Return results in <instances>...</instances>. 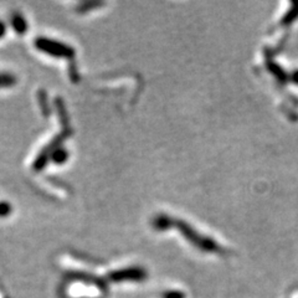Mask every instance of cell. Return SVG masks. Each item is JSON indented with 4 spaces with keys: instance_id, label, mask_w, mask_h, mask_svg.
Segmentation results:
<instances>
[{
    "instance_id": "cell-1",
    "label": "cell",
    "mask_w": 298,
    "mask_h": 298,
    "mask_svg": "<svg viewBox=\"0 0 298 298\" xmlns=\"http://www.w3.org/2000/svg\"><path fill=\"white\" fill-rule=\"evenodd\" d=\"M14 25H15V29H17L18 33H24L25 22H24V20H22V18H17L14 21Z\"/></svg>"
},
{
    "instance_id": "cell-2",
    "label": "cell",
    "mask_w": 298,
    "mask_h": 298,
    "mask_svg": "<svg viewBox=\"0 0 298 298\" xmlns=\"http://www.w3.org/2000/svg\"><path fill=\"white\" fill-rule=\"evenodd\" d=\"M66 156H67V154H66L65 152L60 151L59 153H56L55 156H54V160H55L56 163H63V161L66 160Z\"/></svg>"
},
{
    "instance_id": "cell-3",
    "label": "cell",
    "mask_w": 298,
    "mask_h": 298,
    "mask_svg": "<svg viewBox=\"0 0 298 298\" xmlns=\"http://www.w3.org/2000/svg\"><path fill=\"white\" fill-rule=\"evenodd\" d=\"M9 213V206L5 204H0V215H5Z\"/></svg>"
},
{
    "instance_id": "cell-4",
    "label": "cell",
    "mask_w": 298,
    "mask_h": 298,
    "mask_svg": "<svg viewBox=\"0 0 298 298\" xmlns=\"http://www.w3.org/2000/svg\"><path fill=\"white\" fill-rule=\"evenodd\" d=\"M4 33H5V26H4L3 22H0V38L4 35Z\"/></svg>"
}]
</instances>
